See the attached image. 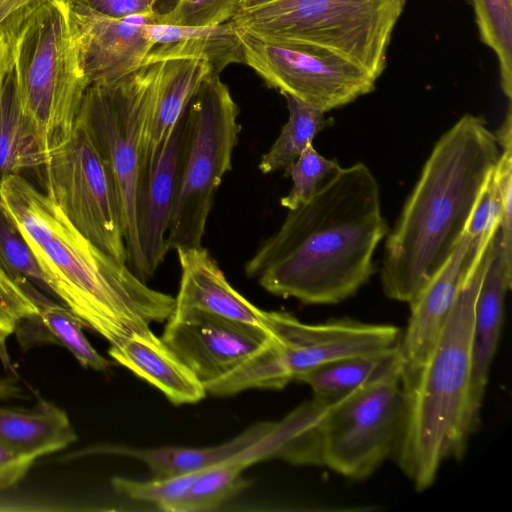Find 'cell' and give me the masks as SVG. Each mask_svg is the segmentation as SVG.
Instances as JSON below:
<instances>
[{
	"instance_id": "cell-1",
	"label": "cell",
	"mask_w": 512,
	"mask_h": 512,
	"mask_svg": "<svg viewBox=\"0 0 512 512\" xmlns=\"http://www.w3.org/2000/svg\"><path fill=\"white\" fill-rule=\"evenodd\" d=\"M388 234L379 184L363 162L340 167L289 210L245 264L268 292L304 304L340 303L375 272L373 255Z\"/></svg>"
},
{
	"instance_id": "cell-2",
	"label": "cell",
	"mask_w": 512,
	"mask_h": 512,
	"mask_svg": "<svg viewBox=\"0 0 512 512\" xmlns=\"http://www.w3.org/2000/svg\"><path fill=\"white\" fill-rule=\"evenodd\" d=\"M500 154L494 133L472 114L436 142L387 235L380 278L388 298L408 304L449 260Z\"/></svg>"
},
{
	"instance_id": "cell-3",
	"label": "cell",
	"mask_w": 512,
	"mask_h": 512,
	"mask_svg": "<svg viewBox=\"0 0 512 512\" xmlns=\"http://www.w3.org/2000/svg\"><path fill=\"white\" fill-rule=\"evenodd\" d=\"M498 234L479 254L423 366L404 389V420L392 457L417 491L434 483L447 460L463 457L480 423L472 395L474 309Z\"/></svg>"
},
{
	"instance_id": "cell-4",
	"label": "cell",
	"mask_w": 512,
	"mask_h": 512,
	"mask_svg": "<svg viewBox=\"0 0 512 512\" xmlns=\"http://www.w3.org/2000/svg\"><path fill=\"white\" fill-rule=\"evenodd\" d=\"M31 249L46 289L110 346L166 321L173 312L175 297L149 287L127 263L94 245L59 207L51 238Z\"/></svg>"
},
{
	"instance_id": "cell-5",
	"label": "cell",
	"mask_w": 512,
	"mask_h": 512,
	"mask_svg": "<svg viewBox=\"0 0 512 512\" xmlns=\"http://www.w3.org/2000/svg\"><path fill=\"white\" fill-rule=\"evenodd\" d=\"M11 48L16 98L47 157L71 137L89 86L68 3L46 0L35 7L13 32Z\"/></svg>"
},
{
	"instance_id": "cell-6",
	"label": "cell",
	"mask_w": 512,
	"mask_h": 512,
	"mask_svg": "<svg viewBox=\"0 0 512 512\" xmlns=\"http://www.w3.org/2000/svg\"><path fill=\"white\" fill-rule=\"evenodd\" d=\"M406 0H274L241 9L237 29L274 43H298L332 50L376 79Z\"/></svg>"
},
{
	"instance_id": "cell-7",
	"label": "cell",
	"mask_w": 512,
	"mask_h": 512,
	"mask_svg": "<svg viewBox=\"0 0 512 512\" xmlns=\"http://www.w3.org/2000/svg\"><path fill=\"white\" fill-rule=\"evenodd\" d=\"M239 112L220 75L209 74L187 109L168 250L202 247L215 193L231 170L241 131Z\"/></svg>"
},
{
	"instance_id": "cell-8",
	"label": "cell",
	"mask_w": 512,
	"mask_h": 512,
	"mask_svg": "<svg viewBox=\"0 0 512 512\" xmlns=\"http://www.w3.org/2000/svg\"><path fill=\"white\" fill-rule=\"evenodd\" d=\"M160 62L109 84H90L76 120L86 129L112 178L135 273L139 251L137 208L142 193L141 148L156 94Z\"/></svg>"
},
{
	"instance_id": "cell-9",
	"label": "cell",
	"mask_w": 512,
	"mask_h": 512,
	"mask_svg": "<svg viewBox=\"0 0 512 512\" xmlns=\"http://www.w3.org/2000/svg\"><path fill=\"white\" fill-rule=\"evenodd\" d=\"M402 362L329 405L314 434L315 466L372 475L396 448L405 414Z\"/></svg>"
},
{
	"instance_id": "cell-10",
	"label": "cell",
	"mask_w": 512,
	"mask_h": 512,
	"mask_svg": "<svg viewBox=\"0 0 512 512\" xmlns=\"http://www.w3.org/2000/svg\"><path fill=\"white\" fill-rule=\"evenodd\" d=\"M41 169L47 194L75 228L105 253L127 263L121 214L110 173L86 129L76 120L69 140Z\"/></svg>"
},
{
	"instance_id": "cell-11",
	"label": "cell",
	"mask_w": 512,
	"mask_h": 512,
	"mask_svg": "<svg viewBox=\"0 0 512 512\" xmlns=\"http://www.w3.org/2000/svg\"><path fill=\"white\" fill-rule=\"evenodd\" d=\"M244 64L270 88L328 112L375 89L376 78L348 58L323 47L274 43L239 29Z\"/></svg>"
},
{
	"instance_id": "cell-12",
	"label": "cell",
	"mask_w": 512,
	"mask_h": 512,
	"mask_svg": "<svg viewBox=\"0 0 512 512\" xmlns=\"http://www.w3.org/2000/svg\"><path fill=\"white\" fill-rule=\"evenodd\" d=\"M266 329L272 335L281 363L292 381L333 360L394 348L402 333L395 325L350 318L308 324L280 311H269Z\"/></svg>"
},
{
	"instance_id": "cell-13",
	"label": "cell",
	"mask_w": 512,
	"mask_h": 512,
	"mask_svg": "<svg viewBox=\"0 0 512 512\" xmlns=\"http://www.w3.org/2000/svg\"><path fill=\"white\" fill-rule=\"evenodd\" d=\"M166 321L161 338L204 387L239 366L270 336L264 327L201 311L172 312Z\"/></svg>"
},
{
	"instance_id": "cell-14",
	"label": "cell",
	"mask_w": 512,
	"mask_h": 512,
	"mask_svg": "<svg viewBox=\"0 0 512 512\" xmlns=\"http://www.w3.org/2000/svg\"><path fill=\"white\" fill-rule=\"evenodd\" d=\"M491 238L471 239L464 234L445 265L408 303L410 316L399 342L403 389L413 382L423 366L446 323L467 274Z\"/></svg>"
},
{
	"instance_id": "cell-15",
	"label": "cell",
	"mask_w": 512,
	"mask_h": 512,
	"mask_svg": "<svg viewBox=\"0 0 512 512\" xmlns=\"http://www.w3.org/2000/svg\"><path fill=\"white\" fill-rule=\"evenodd\" d=\"M71 11L80 30L89 85L116 82L144 66L154 47L147 25L158 23L159 13L156 10L122 18L105 17L85 10Z\"/></svg>"
},
{
	"instance_id": "cell-16",
	"label": "cell",
	"mask_w": 512,
	"mask_h": 512,
	"mask_svg": "<svg viewBox=\"0 0 512 512\" xmlns=\"http://www.w3.org/2000/svg\"><path fill=\"white\" fill-rule=\"evenodd\" d=\"M187 109L156 155L137 208L139 259L135 274L145 282L155 274L169 251L167 235L176 194Z\"/></svg>"
},
{
	"instance_id": "cell-17",
	"label": "cell",
	"mask_w": 512,
	"mask_h": 512,
	"mask_svg": "<svg viewBox=\"0 0 512 512\" xmlns=\"http://www.w3.org/2000/svg\"><path fill=\"white\" fill-rule=\"evenodd\" d=\"M176 252L181 274L173 312L201 311L266 328L269 311L236 291L207 249L179 248Z\"/></svg>"
},
{
	"instance_id": "cell-18",
	"label": "cell",
	"mask_w": 512,
	"mask_h": 512,
	"mask_svg": "<svg viewBox=\"0 0 512 512\" xmlns=\"http://www.w3.org/2000/svg\"><path fill=\"white\" fill-rule=\"evenodd\" d=\"M108 352L118 364L156 387L175 405L197 403L207 394L188 366L150 328L110 346Z\"/></svg>"
},
{
	"instance_id": "cell-19",
	"label": "cell",
	"mask_w": 512,
	"mask_h": 512,
	"mask_svg": "<svg viewBox=\"0 0 512 512\" xmlns=\"http://www.w3.org/2000/svg\"><path fill=\"white\" fill-rule=\"evenodd\" d=\"M211 73L209 63L201 59H172L160 62L156 94L142 140V192L156 155L201 83Z\"/></svg>"
},
{
	"instance_id": "cell-20",
	"label": "cell",
	"mask_w": 512,
	"mask_h": 512,
	"mask_svg": "<svg viewBox=\"0 0 512 512\" xmlns=\"http://www.w3.org/2000/svg\"><path fill=\"white\" fill-rule=\"evenodd\" d=\"M512 287V266L500 251L499 235L495 251L478 290L472 331V395L481 408L489 374L501 337L505 299Z\"/></svg>"
},
{
	"instance_id": "cell-21",
	"label": "cell",
	"mask_w": 512,
	"mask_h": 512,
	"mask_svg": "<svg viewBox=\"0 0 512 512\" xmlns=\"http://www.w3.org/2000/svg\"><path fill=\"white\" fill-rule=\"evenodd\" d=\"M154 44L144 65L172 59H201L209 63L212 74L230 64L244 63L238 30L232 21L209 27H186L160 23L147 25Z\"/></svg>"
},
{
	"instance_id": "cell-22",
	"label": "cell",
	"mask_w": 512,
	"mask_h": 512,
	"mask_svg": "<svg viewBox=\"0 0 512 512\" xmlns=\"http://www.w3.org/2000/svg\"><path fill=\"white\" fill-rule=\"evenodd\" d=\"M76 438L66 412L51 402L41 400L32 409L0 407V441L34 460Z\"/></svg>"
},
{
	"instance_id": "cell-23",
	"label": "cell",
	"mask_w": 512,
	"mask_h": 512,
	"mask_svg": "<svg viewBox=\"0 0 512 512\" xmlns=\"http://www.w3.org/2000/svg\"><path fill=\"white\" fill-rule=\"evenodd\" d=\"M273 425L274 422L258 423L235 438L212 447L133 448L128 446H105L98 448V451L133 458L144 463L153 472L155 478H168L201 472L227 459L261 438Z\"/></svg>"
},
{
	"instance_id": "cell-24",
	"label": "cell",
	"mask_w": 512,
	"mask_h": 512,
	"mask_svg": "<svg viewBox=\"0 0 512 512\" xmlns=\"http://www.w3.org/2000/svg\"><path fill=\"white\" fill-rule=\"evenodd\" d=\"M402 362L398 346L370 354L333 360L308 370L295 381L308 385L313 397L333 403Z\"/></svg>"
},
{
	"instance_id": "cell-25",
	"label": "cell",
	"mask_w": 512,
	"mask_h": 512,
	"mask_svg": "<svg viewBox=\"0 0 512 512\" xmlns=\"http://www.w3.org/2000/svg\"><path fill=\"white\" fill-rule=\"evenodd\" d=\"M0 206L30 248L45 245L51 238L58 206L19 173L0 179Z\"/></svg>"
},
{
	"instance_id": "cell-26",
	"label": "cell",
	"mask_w": 512,
	"mask_h": 512,
	"mask_svg": "<svg viewBox=\"0 0 512 512\" xmlns=\"http://www.w3.org/2000/svg\"><path fill=\"white\" fill-rule=\"evenodd\" d=\"M45 160L35 132L19 107L11 72L0 101V173L4 176L37 169Z\"/></svg>"
},
{
	"instance_id": "cell-27",
	"label": "cell",
	"mask_w": 512,
	"mask_h": 512,
	"mask_svg": "<svg viewBox=\"0 0 512 512\" xmlns=\"http://www.w3.org/2000/svg\"><path fill=\"white\" fill-rule=\"evenodd\" d=\"M284 97L288 120L259 162L258 168L264 174L287 169L312 144L315 136L331 124L325 112L292 96Z\"/></svg>"
},
{
	"instance_id": "cell-28",
	"label": "cell",
	"mask_w": 512,
	"mask_h": 512,
	"mask_svg": "<svg viewBox=\"0 0 512 512\" xmlns=\"http://www.w3.org/2000/svg\"><path fill=\"white\" fill-rule=\"evenodd\" d=\"M39 306L37 320L53 341L64 346L84 368L107 371L109 362L91 345L83 332L82 321L67 307L35 294Z\"/></svg>"
},
{
	"instance_id": "cell-29",
	"label": "cell",
	"mask_w": 512,
	"mask_h": 512,
	"mask_svg": "<svg viewBox=\"0 0 512 512\" xmlns=\"http://www.w3.org/2000/svg\"><path fill=\"white\" fill-rule=\"evenodd\" d=\"M481 40L499 61L501 87L512 96V0H471Z\"/></svg>"
},
{
	"instance_id": "cell-30",
	"label": "cell",
	"mask_w": 512,
	"mask_h": 512,
	"mask_svg": "<svg viewBox=\"0 0 512 512\" xmlns=\"http://www.w3.org/2000/svg\"><path fill=\"white\" fill-rule=\"evenodd\" d=\"M241 473L229 457L206 468L168 512H199L218 507L244 487Z\"/></svg>"
},
{
	"instance_id": "cell-31",
	"label": "cell",
	"mask_w": 512,
	"mask_h": 512,
	"mask_svg": "<svg viewBox=\"0 0 512 512\" xmlns=\"http://www.w3.org/2000/svg\"><path fill=\"white\" fill-rule=\"evenodd\" d=\"M340 168L336 160L319 154L310 144L301 155L284 170L290 177L292 186L280 200L281 206L288 210L297 208L307 201L319 186Z\"/></svg>"
},
{
	"instance_id": "cell-32",
	"label": "cell",
	"mask_w": 512,
	"mask_h": 512,
	"mask_svg": "<svg viewBox=\"0 0 512 512\" xmlns=\"http://www.w3.org/2000/svg\"><path fill=\"white\" fill-rule=\"evenodd\" d=\"M0 266L16 280L35 282L46 289L45 274L36 256L1 206Z\"/></svg>"
},
{
	"instance_id": "cell-33",
	"label": "cell",
	"mask_w": 512,
	"mask_h": 512,
	"mask_svg": "<svg viewBox=\"0 0 512 512\" xmlns=\"http://www.w3.org/2000/svg\"><path fill=\"white\" fill-rule=\"evenodd\" d=\"M36 291L27 280L17 281L0 266V337L5 340L24 320H32L39 314Z\"/></svg>"
},
{
	"instance_id": "cell-34",
	"label": "cell",
	"mask_w": 512,
	"mask_h": 512,
	"mask_svg": "<svg viewBox=\"0 0 512 512\" xmlns=\"http://www.w3.org/2000/svg\"><path fill=\"white\" fill-rule=\"evenodd\" d=\"M242 9L241 0H178L175 6L159 13L158 23L209 27L231 21Z\"/></svg>"
},
{
	"instance_id": "cell-35",
	"label": "cell",
	"mask_w": 512,
	"mask_h": 512,
	"mask_svg": "<svg viewBox=\"0 0 512 512\" xmlns=\"http://www.w3.org/2000/svg\"><path fill=\"white\" fill-rule=\"evenodd\" d=\"M502 209L499 247L505 262L512 266V149L501 150L493 172Z\"/></svg>"
},
{
	"instance_id": "cell-36",
	"label": "cell",
	"mask_w": 512,
	"mask_h": 512,
	"mask_svg": "<svg viewBox=\"0 0 512 512\" xmlns=\"http://www.w3.org/2000/svg\"><path fill=\"white\" fill-rule=\"evenodd\" d=\"M501 219V202L492 174L474 207L465 235L471 239L489 238L499 230Z\"/></svg>"
},
{
	"instance_id": "cell-37",
	"label": "cell",
	"mask_w": 512,
	"mask_h": 512,
	"mask_svg": "<svg viewBox=\"0 0 512 512\" xmlns=\"http://www.w3.org/2000/svg\"><path fill=\"white\" fill-rule=\"evenodd\" d=\"M71 9L85 10L110 18L154 11V4L139 0H65Z\"/></svg>"
},
{
	"instance_id": "cell-38",
	"label": "cell",
	"mask_w": 512,
	"mask_h": 512,
	"mask_svg": "<svg viewBox=\"0 0 512 512\" xmlns=\"http://www.w3.org/2000/svg\"><path fill=\"white\" fill-rule=\"evenodd\" d=\"M34 461L0 441V490L17 484Z\"/></svg>"
},
{
	"instance_id": "cell-39",
	"label": "cell",
	"mask_w": 512,
	"mask_h": 512,
	"mask_svg": "<svg viewBox=\"0 0 512 512\" xmlns=\"http://www.w3.org/2000/svg\"><path fill=\"white\" fill-rule=\"evenodd\" d=\"M46 0H4L0 3V35L17 28L27 14Z\"/></svg>"
},
{
	"instance_id": "cell-40",
	"label": "cell",
	"mask_w": 512,
	"mask_h": 512,
	"mask_svg": "<svg viewBox=\"0 0 512 512\" xmlns=\"http://www.w3.org/2000/svg\"><path fill=\"white\" fill-rule=\"evenodd\" d=\"M15 29L4 32L0 35V101L2 99L8 77L12 72L11 38Z\"/></svg>"
},
{
	"instance_id": "cell-41",
	"label": "cell",
	"mask_w": 512,
	"mask_h": 512,
	"mask_svg": "<svg viewBox=\"0 0 512 512\" xmlns=\"http://www.w3.org/2000/svg\"><path fill=\"white\" fill-rule=\"evenodd\" d=\"M13 395V386L6 378L0 379V401L9 400Z\"/></svg>"
},
{
	"instance_id": "cell-42",
	"label": "cell",
	"mask_w": 512,
	"mask_h": 512,
	"mask_svg": "<svg viewBox=\"0 0 512 512\" xmlns=\"http://www.w3.org/2000/svg\"><path fill=\"white\" fill-rule=\"evenodd\" d=\"M274 0H241L242 9H249Z\"/></svg>"
},
{
	"instance_id": "cell-43",
	"label": "cell",
	"mask_w": 512,
	"mask_h": 512,
	"mask_svg": "<svg viewBox=\"0 0 512 512\" xmlns=\"http://www.w3.org/2000/svg\"><path fill=\"white\" fill-rule=\"evenodd\" d=\"M139 1H144V2H148V3H151V4H154L158 1V0H139Z\"/></svg>"
},
{
	"instance_id": "cell-44",
	"label": "cell",
	"mask_w": 512,
	"mask_h": 512,
	"mask_svg": "<svg viewBox=\"0 0 512 512\" xmlns=\"http://www.w3.org/2000/svg\"><path fill=\"white\" fill-rule=\"evenodd\" d=\"M0 347H2V344H1V337H0Z\"/></svg>"
},
{
	"instance_id": "cell-45",
	"label": "cell",
	"mask_w": 512,
	"mask_h": 512,
	"mask_svg": "<svg viewBox=\"0 0 512 512\" xmlns=\"http://www.w3.org/2000/svg\"><path fill=\"white\" fill-rule=\"evenodd\" d=\"M2 1H4V0H0V3H1Z\"/></svg>"
}]
</instances>
